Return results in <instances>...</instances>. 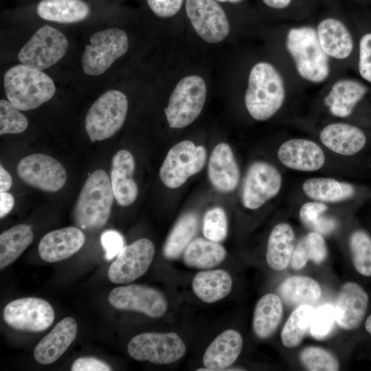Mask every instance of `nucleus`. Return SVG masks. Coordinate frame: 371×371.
Returning a JSON list of instances; mask_svg holds the SVG:
<instances>
[{
  "label": "nucleus",
  "mask_w": 371,
  "mask_h": 371,
  "mask_svg": "<svg viewBox=\"0 0 371 371\" xmlns=\"http://www.w3.org/2000/svg\"><path fill=\"white\" fill-rule=\"evenodd\" d=\"M128 111L126 96L109 90L91 105L85 117V129L91 142L114 135L122 126Z\"/></svg>",
  "instance_id": "obj_5"
},
{
  "label": "nucleus",
  "mask_w": 371,
  "mask_h": 371,
  "mask_svg": "<svg viewBox=\"0 0 371 371\" xmlns=\"http://www.w3.org/2000/svg\"><path fill=\"white\" fill-rule=\"evenodd\" d=\"M316 31L320 45L328 56L344 59L352 53V38L341 21L334 18L325 19L318 24Z\"/></svg>",
  "instance_id": "obj_25"
},
{
  "label": "nucleus",
  "mask_w": 371,
  "mask_h": 371,
  "mask_svg": "<svg viewBox=\"0 0 371 371\" xmlns=\"http://www.w3.org/2000/svg\"><path fill=\"white\" fill-rule=\"evenodd\" d=\"M114 194L111 179L101 169L93 172L82 188L73 210V219L80 229L93 231L107 222Z\"/></svg>",
  "instance_id": "obj_1"
},
{
  "label": "nucleus",
  "mask_w": 371,
  "mask_h": 371,
  "mask_svg": "<svg viewBox=\"0 0 371 371\" xmlns=\"http://www.w3.org/2000/svg\"><path fill=\"white\" fill-rule=\"evenodd\" d=\"M67 49L65 36L56 28L45 25L20 49L18 58L25 66L42 71L60 60Z\"/></svg>",
  "instance_id": "obj_9"
},
{
  "label": "nucleus",
  "mask_w": 371,
  "mask_h": 371,
  "mask_svg": "<svg viewBox=\"0 0 371 371\" xmlns=\"http://www.w3.org/2000/svg\"><path fill=\"white\" fill-rule=\"evenodd\" d=\"M12 185V178L10 173L0 166V192L8 191Z\"/></svg>",
  "instance_id": "obj_49"
},
{
  "label": "nucleus",
  "mask_w": 371,
  "mask_h": 371,
  "mask_svg": "<svg viewBox=\"0 0 371 371\" xmlns=\"http://www.w3.org/2000/svg\"><path fill=\"white\" fill-rule=\"evenodd\" d=\"M366 331L371 335V314L368 317L365 322Z\"/></svg>",
  "instance_id": "obj_51"
},
{
  "label": "nucleus",
  "mask_w": 371,
  "mask_h": 371,
  "mask_svg": "<svg viewBox=\"0 0 371 371\" xmlns=\"http://www.w3.org/2000/svg\"><path fill=\"white\" fill-rule=\"evenodd\" d=\"M225 256V248L217 242L197 238L184 250L183 260L189 267L211 269L219 265Z\"/></svg>",
  "instance_id": "obj_33"
},
{
  "label": "nucleus",
  "mask_w": 371,
  "mask_h": 371,
  "mask_svg": "<svg viewBox=\"0 0 371 371\" xmlns=\"http://www.w3.org/2000/svg\"><path fill=\"white\" fill-rule=\"evenodd\" d=\"M128 47V36L120 29L110 28L95 33L82 56L84 72L89 76L102 74L126 52Z\"/></svg>",
  "instance_id": "obj_7"
},
{
  "label": "nucleus",
  "mask_w": 371,
  "mask_h": 371,
  "mask_svg": "<svg viewBox=\"0 0 371 371\" xmlns=\"http://www.w3.org/2000/svg\"><path fill=\"white\" fill-rule=\"evenodd\" d=\"M8 100L20 111H29L49 100L56 92L52 79L41 71L15 65L3 76Z\"/></svg>",
  "instance_id": "obj_3"
},
{
  "label": "nucleus",
  "mask_w": 371,
  "mask_h": 371,
  "mask_svg": "<svg viewBox=\"0 0 371 371\" xmlns=\"http://www.w3.org/2000/svg\"><path fill=\"white\" fill-rule=\"evenodd\" d=\"M187 16L197 34L216 43L225 39L230 27L225 11L215 0H186Z\"/></svg>",
  "instance_id": "obj_13"
},
{
  "label": "nucleus",
  "mask_w": 371,
  "mask_h": 371,
  "mask_svg": "<svg viewBox=\"0 0 371 371\" xmlns=\"http://www.w3.org/2000/svg\"><path fill=\"white\" fill-rule=\"evenodd\" d=\"M262 1L271 8L282 9L286 8L291 2V0H262Z\"/></svg>",
  "instance_id": "obj_50"
},
{
  "label": "nucleus",
  "mask_w": 371,
  "mask_h": 371,
  "mask_svg": "<svg viewBox=\"0 0 371 371\" xmlns=\"http://www.w3.org/2000/svg\"><path fill=\"white\" fill-rule=\"evenodd\" d=\"M183 0H146L150 10L159 17L168 18L176 14Z\"/></svg>",
  "instance_id": "obj_46"
},
{
  "label": "nucleus",
  "mask_w": 371,
  "mask_h": 371,
  "mask_svg": "<svg viewBox=\"0 0 371 371\" xmlns=\"http://www.w3.org/2000/svg\"><path fill=\"white\" fill-rule=\"evenodd\" d=\"M77 330L74 318L67 317L61 319L35 346V360L43 365L56 361L75 340Z\"/></svg>",
  "instance_id": "obj_20"
},
{
  "label": "nucleus",
  "mask_w": 371,
  "mask_h": 371,
  "mask_svg": "<svg viewBox=\"0 0 371 371\" xmlns=\"http://www.w3.org/2000/svg\"><path fill=\"white\" fill-rule=\"evenodd\" d=\"M302 190L309 198L321 202L335 203L353 196L355 190L348 183L335 179L317 177L304 181Z\"/></svg>",
  "instance_id": "obj_32"
},
{
  "label": "nucleus",
  "mask_w": 371,
  "mask_h": 371,
  "mask_svg": "<svg viewBox=\"0 0 371 371\" xmlns=\"http://www.w3.org/2000/svg\"><path fill=\"white\" fill-rule=\"evenodd\" d=\"M14 199L8 192H0V218L5 216L13 208Z\"/></svg>",
  "instance_id": "obj_48"
},
{
  "label": "nucleus",
  "mask_w": 371,
  "mask_h": 371,
  "mask_svg": "<svg viewBox=\"0 0 371 371\" xmlns=\"http://www.w3.org/2000/svg\"><path fill=\"white\" fill-rule=\"evenodd\" d=\"M85 236L78 227H67L52 231L40 240L38 254L47 262H56L71 256L84 245Z\"/></svg>",
  "instance_id": "obj_18"
},
{
  "label": "nucleus",
  "mask_w": 371,
  "mask_h": 371,
  "mask_svg": "<svg viewBox=\"0 0 371 371\" xmlns=\"http://www.w3.org/2000/svg\"><path fill=\"white\" fill-rule=\"evenodd\" d=\"M281 185L282 177L276 167L265 161L254 162L244 181L242 203L247 209H258L278 194Z\"/></svg>",
  "instance_id": "obj_16"
},
{
  "label": "nucleus",
  "mask_w": 371,
  "mask_h": 371,
  "mask_svg": "<svg viewBox=\"0 0 371 371\" xmlns=\"http://www.w3.org/2000/svg\"><path fill=\"white\" fill-rule=\"evenodd\" d=\"M199 218L192 212L182 215L170 232L163 247V254L167 259H176L184 251L193 240L197 231Z\"/></svg>",
  "instance_id": "obj_34"
},
{
  "label": "nucleus",
  "mask_w": 371,
  "mask_h": 371,
  "mask_svg": "<svg viewBox=\"0 0 371 371\" xmlns=\"http://www.w3.org/2000/svg\"><path fill=\"white\" fill-rule=\"evenodd\" d=\"M243 339L233 329H227L218 335L208 346L203 357L205 369L197 370H223L232 365L242 350Z\"/></svg>",
  "instance_id": "obj_23"
},
{
  "label": "nucleus",
  "mask_w": 371,
  "mask_h": 371,
  "mask_svg": "<svg viewBox=\"0 0 371 371\" xmlns=\"http://www.w3.org/2000/svg\"><path fill=\"white\" fill-rule=\"evenodd\" d=\"M203 234L214 242L223 240L227 234V220L225 211L221 207L208 210L203 218Z\"/></svg>",
  "instance_id": "obj_42"
},
{
  "label": "nucleus",
  "mask_w": 371,
  "mask_h": 371,
  "mask_svg": "<svg viewBox=\"0 0 371 371\" xmlns=\"http://www.w3.org/2000/svg\"><path fill=\"white\" fill-rule=\"evenodd\" d=\"M31 227L25 224L15 225L0 235V268L14 262L32 243Z\"/></svg>",
  "instance_id": "obj_35"
},
{
  "label": "nucleus",
  "mask_w": 371,
  "mask_h": 371,
  "mask_svg": "<svg viewBox=\"0 0 371 371\" xmlns=\"http://www.w3.org/2000/svg\"><path fill=\"white\" fill-rule=\"evenodd\" d=\"M286 47L298 74L304 79L320 83L328 78V56L322 48L314 28L310 26L291 28L286 34Z\"/></svg>",
  "instance_id": "obj_4"
},
{
  "label": "nucleus",
  "mask_w": 371,
  "mask_h": 371,
  "mask_svg": "<svg viewBox=\"0 0 371 371\" xmlns=\"http://www.w3.org/2000/svg\"><path fill=\"white\" fill-rule=\"evenodd\" d=\"M335 321L334 307L324 304L314 310L310 325V332L316 339L328 336L334 327Z\"/></svg>",
  "instance_id": "obj_43"
},
{
  "label": "nucleus",
  "mask_w": 371,
  "mask_h": 371,
  "mask_svg": "<svg viewBox=\"0 0 371 371\" xmlns=\"http://www.w3.org/2000/svg\"><path fill=\"white\" fill-rule=\"evenodd\" d=\"M127 351L137 361L168 364L177 361L184 355L186 346L175 333H144L130 340Z\"/></svg>",
  "instance_id": "obj_10"
},
{
  "label": "nucleus",
  "mask_w": 371,
  "mask_h": 371,
  "mask_svg": "<svg viewBox=\"0 0 371 371\" xmlns=\"http://www.w3.org/2000/svg\"><path fill=\"white\" fill-rule=\"evenodd\" d=\"M327 206L322 202H308L304 203L300 210L301 221L306 227L321 234H328L337 227L335 219L324 216L323 214Z\"/></svg>",
  "instance_id": "obj_39"
},
{
  "label": "nucleus",
  "mask_w": 371,
  "mask_h": 371,
  "mask_svg": "<svg viewBox=\"0 0 371 371\" xmlns=\"http://www.w3.org/2000/svg\"><path fill=\"white\" fill-rule=\"evenodd\" d=\"M279 293L283 301L293 306L311 305L321 297L319 284L306 276H291L285 279L279 287Z\"/></svg>",
  "instance_id": "obj_31"
},
{
  "label": "nucleus",
  "mask_w": 371,
  "mask_h": 371,
  "mask_svg": "<svg viewBox=\"0 0 371 371\" xmlns=\"http://www.w3.org/2000/svg\"><path fill=\"white\" fill-rule=\"evenodd\" d=\"M3 317L11 328L21 331L41 332L48 328L54 319V311L46 300L34 297L10 302Z\"/></svg>",
  "instance_id": "obj_11"
},
{
  "label": "nucleus",
  "mask_w": 371,
  "mask_h": 371,
  "mask_svg": "<svg viewBox=\"0 0 371 371\" xmlns=\"http://www.w3.org/2000/svg\"><path fill=\"white\" fill-rule=\"evenodd\" d=\"M36 12L43 19L71 23L85 19L89 14V8L82 0H41Z\"/></svg>",
  "instance_id": "obj_30"
},
{
  "label": "nucleus",
  "mask_w": 371,
  "mask_h": 371,
  "mask_svg": "<svg viewBox=\"0 0 371 371\" xmlns=\"http://www.w3.org/2000/svg\"><path fill=\"white\" fill-rule=\"evenodd\" d=\"M219 2H231V3H238L242 0H215Z\"/></svg>",
  "instance_id": "obj_52"
},
{
  "label": "nucleus",
  "mask_w": 371,
  "mask_h": 371,
  "mask_svg": "<svg viewBox=\"0 0 371 371\" xmlns=\"http://www.w3.org/2000/svg\"><path fill=\"white\" fill-rule=\"evenodd\" d=\"M206 158L204 146H195L190 140L181 141L168 151L159 170L161 181L169 188H177L202 170Z\"/></svg>",
  "instance_id": "obj_8"
},
{
  "label": "nucleus",
  "mask_w": 371,
  "mask_h": 371,
  "mask_svg": "<svg viewBox=\"0 0 371 371\" xmlns=\"http://www.w3.org/2000/svg\"><path fill=\"white\" fill-rule=\"evenodd\" d=\"M366 92V87L358 81L339 80L333 85L324 102L333 115L345 117L352 113Z\"/></svg>",
  "instance_id": "obj_26"
},
{
  "label": "nucleus",
  "mask_w": 371,
  "mask_h": 371,
  "mask_svg": "<svg viewBox=\"0 0 371 371\" xmlns=\"http://www.w3.org/2000/svg\"><path fill=\"white\" fill-rule=\"evenodd\" d=\"M207 94L203 79L196 75L182 78L173 90L164 113L168 126L172 128H184L200 115Z\"/></svg>",
  "instance_id": "obj_6"
},
{
  "label": "nucleus",
  "mask_w": 371,
  "mask_h": 371,
  "mask_svg": "<svg viewBox=\"0 0 371 371\" xmlns=\"http://www.w3.org/2000/svg\"><path fill=\"white\" fill-rule=\"evenodd\" d=\"M133 155L126 150L117 151L112 158L111 182L114 197L121 206L133 203L138 194V188L133 178L135 171Z\"/></svg>",
  "instance_id": "obj_22"
},
{
  "label": "nucleus",
  "mask_w": 371,
  "mask_h": 371,
  "mask_svg": "<svg viewBox=\"0 0 371 371\" xmlns=\"http://www.w3.org/2000/svg\"><path fill=\"white\" fill-rule=\"evenodd\" d=\"M278 157L286 167L300 171H315L325 162L322 149L315 142L305 139H292L279 148Z\"/></svg>",
  "instance_id": "obj_19"
},
{
  "label": "nucleus",
  "mask_w": 371,
  "mask_h": 371,
  "mask_svg": "<svg viewBox=\"0 0 371 371\" xmlns=\"http://www.w3.org/2000/svg\"><path fill=\"white\" fill-rule=\"evenodd\" d=\"M319 138L328 148L344 156L357 154L366 143V137L360 128L340 122L325 126L319 134Z\"/></svg>",
  "instance_id": "obj_24"
},
{
  "label": "nucleus",
  "mask_w": 371,
  "mask_h": 371,
  "mask_svg": "<svg viewBox=\"0 0 371 371\" xmlns=\"http://www.w3.org/2000/svg\"><path fill=\"white\" fill-rule=\"evenodd\" d=\"M359 71L371 83V33L363 35L360 40Z\"/></svg>",
  "instance_id": "obj_44"
},
{
  "label": "nucleus",
  "mask_w": 371,
  "mask_h": 371,
  "mask_svg": "<svg viewBox=\"0 0 371 371\" xmlns=\"http://www.w3.org/2000/svg\"><path fill=\"white\" fill-rule=\"evenodd\" d=\"M108 300L117 309L136 311L154 318L162 317L168 308L166 299L159 291L144 285L115 287Z\"/></svg>",
  "instance_id": "obj_15"
},
{
  "label": "nucleus",
  "mask_w": 371,
  "mask_h": 371,
  "mask_svg": "<svg viewBox=\"0 0 371 371\" xmlns=\"http://www.w3.org/2000/svg\"><path fill=\"white\" fill-rule=\"evenodd\" d=\"M8 100L0 101V135L23 132L28 126L25 116Z\"/></svg>",
  "instance_id": "obj_41"
},
{
  "label": "nucleus",
  "mask_w": 371,
  "mask_h": 371,
  "mask_svg": "<svg viewBox=\"0 0 371 371\" xmlns=\"http://www.w3.org/2000/svg\"><path fill=\"white\" fill-rule=\"evenodd\" d=\"M327 247L321 234L311 232L297 243L291 259L293 269L300 270L305 267L308 260L321 264L327 256Z\"/></svg>",
  "instance_id": "obj_36"
},
{
  "label": "nucleus",
  "mask_w": 371,
  "mask_h": 371,
  "mask_svg": "<svg viewBox=\"0 0 371 371\" xmlns=\"http://www.w3.org/2000/svg\"><path fill=\"white\" fill-rule=\"evenodd\" d=\"M101 244L105 251V258L111 260L123 249L124 239L122 235L115 230H106L101 235Z\"/></svg>",
  "instance_id": "obj_45"
},
{
  "label": "nucleus",
  "mask_w": 371,
  "mask_h": 371,
  "mask_svg": "<svg viewBox=\"0 0 371 371\" xmlns=\"http://www.w3.org/2000/svg\"><path fill=\"white\" fill-rule=\"evenodd\" d=\"M353 266L363 276L371 277V237L364 230L354 231L349 238Z\"/></svg>",
  "instance_id": "obj_38"
},
{
  "label": "nucleus",
  "mask_w": 371,
  "mask_h": 371,
  "mask_svg": "<svg viewBox=\"0 0 371 371\" xmlns=\"http://www.w3.org/2000/svg\"><path fill=\"white\" fill-rule=\"evenodd\" d=\"M300 360L303 366L311 371H336L339 369L337 358L321 347L304 348L300 354Z\"/></svg>",
  "instance_id": "obj_40"
},
{
  "label": "nucleus",
  "mask_w": 371,
  "mask_h": 371,
  "mask_svg": "<svg viewBox=\"0 0 371 371\" xmlns=\"http://www.w3.org/2000/svg\"><path fill=\"white\" fill-rule=\"evenodd\" d=\"M295 234L291 226L285 223L276 225L268 238L266 260L276 271L285 269L291 262L294 250Z\"/></svg>",
  "instance_id": "obj_27"
},
{
  "label": "nucleus",
  "mask_w": 371,
  "mask_h": 371,
  "mask_svg": "<svg viewBox=\"0 0 371 371\" xmlns=\"http://www.w3.org/2000/svg\"><path fill=\"white\" fill-rule=\"evenodd\" d=\"M207 173L212 186L219 192H229L237 187L240 171L229 144L222 142L214 148L208 161Z\"/></svg>",
  "instance_id": "obj_21"
},
{
  "label": "nucleus",
  "mask_w": 371,
  "mask_h": 371,
  "mask_svg": "<svg viewBox=\"0 0 371 371\" xmlns=\"http://www.w3.org/2000/svg\"><path fill=\"white\" fill-rule=\"evenodd\" d=\"M18 176L26 184L43 191L54 192L65 184L67 172L56 159L34 153L23 157L17 165Z\"/></svg>",
  "instance_id": "obj_12"
},
{
  "label": "nucleus",
  "mask_w": 371,
  "mask_h": 371,
  "mask_svg": "<svg viewBox=\"0 0 371 371\" xmlns=\"http://www.w3.org/2000/svg\"><path fill=\"white\" fill-rule=\"evenodd\" d=\"M196 295L206 303H213L225 297L231 291L232 280L225 270L202 271L197 273L192 282Z\"/></svg>",
  "instance_id": "obj_28"
},
{
  "label": "nucleus",
  "mask_w": 371,
  "mask_h": 371,
  "mask_svg": "<svg viewBox=\"0 0 371 371\" xmlns=\"http://www.w3.org/2000/svg\"><path fill=\"white\" fill-rule=\"evenodd\" d=\"M155 252L154 244L147 238L138 239L124 246L109 268V279L115 284L135 280L148 271Z\"/></svg>",
  "instance_id": "obj_14"
},
{
  "label": "nucleus",
  "mask_w": 371,
  "mask_h": 371,
  "mask_svg": "<svg viewBox=\"0 0 371 371\" xmlns=\"http://www.w3.org/2000/svg\"><path fill=\"white\" fill-rule=\"evenodd\" d=\"M285 98L283 79L270 63L260 62L251 69L245 104L250 115L258 121L271 117Z\"/></svg>",
  "instance_id": "obj_2"
},
{
  "label": "nucleus",
  "mask_w": 371,
  "mask_h": 371,
  "mask_svg": "<svg viewBox=\"0 0 371 371\" xmlns=\"http://www.w3.org/2000/svg\"><path fill=\"white\" fill-rule=\"evenodd\" d=\"M283 315L280 297L274 293L263 295L257 302L253 316V330L260 339L270 337L278 326Z\"/></svg>",
  "instance_id": "obj_29"
},
{
  "label": "nucleus",
  "mask_w": 371,
  "mask_h": 371,
  "mask_svg": "<svg viewBox=\"0 0 371 371\" xmlns=\"http://www.w3.org/2000/svg\"><path fill=\"white\" fill-rule=\"evenodd\" d=\"M72 371H109L111 368L106 362L94 357H80L76 359L71 367Z\"/></svg>",
  "instance_id": "obj_47"
},
{
  "label": "nucleus",
  "mask_w": 371,
  "mask_h": 371,
  "mask_svg": "<svg viewBox=\"0 0 371 371\" xmlns=\"http://www.w3.org/2000/svg\"><path fill=\"white\" fill-rule=\"evenodd\" d=\"M314 308L311 305L297 306L287 319L280 335L284 346L293 348L298 346L310 328Z\"/></svg>",
  "instance_id": "obj_37"
},
{
  "label": "nucleus",
  "mask_w": 371,
  "mask_h": 371,
  "mask_svg": "<svg viewBox=\"0 0 371 371\" xmlns=\"http://www.w3.org/2000/svg\"><path fill=\"white\" fill-rule=\"evenodd\" d=\"M368 304V295L361 285L354 282L344 284L334 307L336 322L346 330H355L364 319Z\"/></svg>",
  "instance_id": "obj_17"
}]
</instances>
